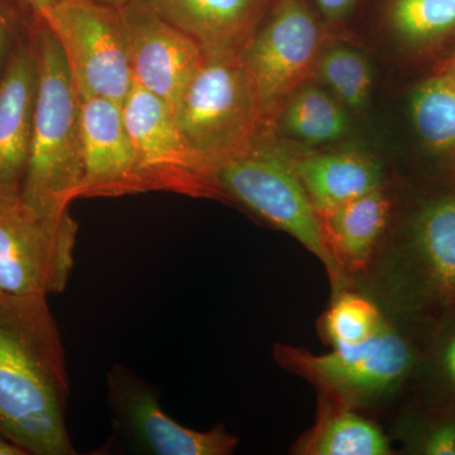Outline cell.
I'll list each match as a JSON object with an SVG mask.
<instances>
[{
	"instance_id": "obj_26",
	"label": "cell",
	"mask_w": 455,
	"mask_h": 455,
	"mask_svg": "<svg viewBox=\"0 0 455 455\" xmlns=\"http://www.w3.org/2000/svg\"><path fill=\"white\" fill-rule=\"evenodd\" d=\"M35 18L20 0H0V71L18 42L28 35Z\"/></svg>"
},
{
	"instance_id": "obj_29",
	"label": "cell",
	"mask_w": 455,
	"mask_h": 455,
	"mask_svg": "<svg viewBox=\"0 0 455 455\" xmlns=\"http://www.w3.org/2000/svg\"><path fill=\"white\" fill-rule=\"evenodd\" d=\"M0 455H27V453L0 433Z\"/></svg>"
},
{
	"instance_id": "obj_15",
	"label": "cell",
	"mask_w": 455,
	"mask_h": 455,
	"mask_svg": "<svg viewBox=\"0 0 455 455\" xmlns=\"http://www.w3.org/2000/svg\"><path fill=\"white\" fill-rule=\"evenodd\" d=\"M396 214L390 185L317 212L326 251L347 286L357 287L372 271Z\"/></svg>"
},
{
	"instance_id": "obj_25",
	"label": "cell",
	"mask_w": 455,
	"mask_h": 455,
	"mask_svg": "<svg viewBox=\"0 0 455 455\" xmlns=\"http://www.w3.org/2000/svg\"><path fill=\"white\" fill-rule=\"evenodd\" d=\"M409 453L455 455V409L427 403L403 430Z\"/></svg>"
},
{
	"instance_id": "obj_8",
	"label": "cell",
	"mask_w": 455,
	"mask_h": 455,
	"mask_svg": "<svg viewBox=\"0 0 455 455\" xmlns=\"http://www.w3.org/2000/svg\"><path fill=\"white\" fill-rule=\"evenodd\" d=\"M55 36L79 98L124 103L134 86L121 9L59 0L40 16Z\"/></svg>"
},
{
	"instance_id": "obj_1",
	"label": "cell",
	"mask_w": 455,
	"mask_h": 455,
	"mask_svg": "<svg viewBox=\"0 0 455 455\" xmlns=\"http://www.w3.org/2000/svg\"><path fill=\"white\" fill-rule=\"evenodd\" d=\"M61 333L47 298L0 292V433L27 455L76 454Z\"/></svg>"
},
{
	"instance_id": "obj_20",
	"label": "cell",
	"mask_w": 455,
	"mask_h": 455,
	"mask_svg": "<svg viewBox=\"0 0 455 455\" xmlns=\"http://www.w3.org/2000/svg\"><path fill=\"white\" fill-rule=\"evenodd\" d=\"M271 132L292 146L338 145L348 139L350 114L324 86L310 80L284 103Z\"/></svg>"
},
{
	"instance_id": "obj_14",
	"label": "cell",
	"mask_w": 455,
	"mask_h": 455,
	"mask_svg": "<svg viewBox=\"0 0 455 455\" xmlns=\"http://www.w3.org/2000/svg\"><path fill=\"white\" fill-rule=\"evenodd\" d=\"M83 173L76 199L147 193L121 104L80 98Z\"/></svg>"
},
{
	"instance_id": "obj_16",
	"label": "cell",
	"mask_w": 455,
	"mask_h": 455,
	"mask_svg": "<svg viewBox=\"0 0 455 455\" xmlns=\"http://www.w3.org/2000/svg\"><path fill=\"white\" fill-rule=\"evenodd\" d=\"M37 86V57L29 29L0 71V203L20 202Z\"/></svg>"
},
{
	"instance_id": "obj_12",
	"label": "cell",
	"mask_w": 455,
	"mask_h": 455,
	"mask_svg": "<svg viewBox=\"0 0 455 455\" xmlns=\"http://www.w3.org/2000/svg\"><path fill=\"white\" fill-rule=\"evenodd\" d=\"M350 36L397 61L434 59L453 50L455 0H359Z\"/></svg>"
},
{
	"instance_id": "obj_4",
	"label": "cell",
	"mask_w": 455,
	"mask_h": 455,
	"mask_svg": "<svg viewBox=\"0 0 455 455\" xmlns=\"http://www.w3.org/2000/svg\"><path fill=\"white\" fill-rule=\"evenodd\" d=\"M433 328L392 319L366 343L315 355L307 348L276 344L275 361L315 386L320 395L363 411L400 394L418 379Z\"/></svg>"
},
{
	"instance_id": "obj_17",
	"label": "cell",
	"mask_w": 455,
	"mask_h": 455,
	"mask_svg": "<svg viewBox=\"0 0 455 455\" xmlns=\"http://www.w3.org/2000/svg\"><path fill=\"white\" fill-rule=\"evenodd\" d=\"M289 146L293 166L317 212L390 185L381 158L362 147L343 142L315 148Z\"/></svg>"
},
{
	"instance_id": "obj_13",
	"label": "cell",
	"mask_w": 455,
	"mask_h": 455,
	"mask_svg": "<svg viewBox=\"0 0 455 455\" xmlns=\"http://www.w3.org/2000/svg\"><path fill=\"white\" fill-rule=\"evenodd\" d=\"M134 84L175 108L204 60L202 46L170 25L145 0L121 8Z\"/></svg>"
},
{
	"instance_id": "obj_6",
	"label": "cell",
	"mask_w": 455,
	"mask_h": 455,
	"mask_svg": "<svg viewBox=\"0 0 455 455\" xmlns=\"http://www.w3.org/2000/svg\"><path fill=\"white\" fill-rule=\"evenodd\" d=\"M331 37L311 0H272L238 53L266 131L271 132L293 92L314 80Z\"/></svg>"
},
{
	"instance_id": "obj_28",
	"label": "cell",
	"mask_w": 455,
	"mask_h": 455,
	"mask_svg": "<svg viewBox=\"0 0 455 455\" xmlns=\"http://www.w3.org/2000/svg\"><path fill=\"white\" fill-rule=\"evenodd\" d=\"M20 2L31 12L33 16L40 17L44 11L52 7L59 0H20Z\"/></svg>"
},
{
	"instance_id": "obj_24",
	"label": "cell",
	"mask_w": 455,
	"mask_h": 455,
	"mask_svg": "<svg viewBox=\"0 0 455 455\" xmlns=\"http://www.w3.org/2000/svg\"><path fill=\"white\" fill-rule=\"evenodd\" d=\"M418 379L424 383L427 403L455 409V313L434 325Z\"/></svg>"
},
{
	"instance_id": "obj_10",
	"label": "cell",
	"mask_w": 455,
	"mask_h": 455,
	"mask_svg": "<svg viewBox=\"0 0 455 455\" xmlns=\"http://www.w3.org/2000/svg\"><path fill=\"white\" fill-rule=\"evenodd\" d=\"M122 109L147 191L220 200L211 164L188 142L166 101L134 84Z\"/></svg>"
},
{
	"instance_id": "obj_23",
	"label": "cell",
	"mask_w": 455,
	"mask_h": 455,
	"mask_svg": "<svg viewBox=\"0 0 455 455\" xmlns=\"http://www.w3.org/2000/svg\"><path fill=\"white\" fill-rule=\"evenodd\" d=\"M391 320L372 296L348 287L333 293L317 328L331 349L346 348L372 339L390 325Z\"/></svg>"
},
{
	"instance_id": "obj_5",
	"label": "cell",
	"mask_w": 455,
	"mask_h": 455,
	"mask_svg": "<svg viewBox=\"0 0 455 455\" xmlns=\"http://www.w3.org/2000/svg\"><path fill=\"white\" fill-rule=\"evenodd\" d=\"M212 171L220 202L235 204L304 245L324 266L333 293L348 287L326 251L319 215L286 142L272 132H259L238 151L212 164Z\"/></svg>"
},
{
	"instance_id": "obj_2",
	"label": "cell",
	"mask_w": 455,
	"mask_h": 455,
	"mask_svg": "<svg viewBox=\"0 0 455 455\" xmlns=\"http://www.w3.org/2000/svg\"><path fill=\"white\" fill-rule=\"evenodd\" d=\"M388 316L435 325L455 313V188L396 214L381 256L364 281Z\"/></svg>"
},
{
	"instance_id": "obj_9",
	"label": "cell",
	"mask_w": 455,
	"mask_h": 455,
	"mask_svg": "<svg viewBox=\"0 0 455 455\" xmlns=\"http://www.w3.org/2000/svg\"><path fill=\"white\" fill-rule=\"evenodd\" d=\"M113 433L104 451L140 455H230L239 439L223 425L196 430L164 412L160 391L123 364L107 373Z\"/></svg>"
},
{
	"instance_id": "obj_31",
	"label": "cell",
	"mask_w": 455,
	"mask_h": 455,
	"mask_svg": "<svg viewBox=\"0 0 455 455\" xmlns=\"http://www.w3.org/2000/svg\"><path fill=\"white\" fill-rule=\"evenodd\" d=\"M94 2L100 3V4L109 5V7L121 9L125 5L130 4L133 0H94Z\"/></svg>"
},
{
	"instance_id": "obj_22",
	"label": "cell",
	"mask_w": 455,
	"mask_h": 455,
	"mask_svg": "<svg viewBox=\"0 0 455 455\" xmlns=\"http://www.w3.org/2000/svg\"><path fill=\"white\" fill-rule=\"evenodd\" d=\"M314 80L324 86L350 116L370 106L374 68L370 51L350 36H331L317 60Z\"/></svg>"
},
{
	"instance_id": "obj_7",
	"label": "cell",
	"mask_w": 455,
	"mask_h": 455,
	"mask_svg": "<svg viewBox=\"0 0 455 455\" xmlns=\"http://www.w3.org/2000/svg\"><path fill=\"white\" fill-rule=\"evenodd\" d=\"M238 53L204 51L173 108L182 133L211 166L266 131Z\"/></svg>"
},
{
	"instance_id": "obj_30",
	"label": "cell",
	"mask_w": 455,
	"mask_h": 455,
	"mask_svg": "<svg viewBox=\"0 0 455 455\" xmlns=\"http://www.w3.org/2000/svg\"><path fill=\"white\" fill-rule=\"evenodd\" d=\"M438 68V70L444 71V73L451 75V76L453 77L455 82V55H451L445 57V59H443L442 61H440L438 68Z\"/></svg>"
},
{
	"instance_id": "obj_18",
	"label": "cell",
	"mask_w": 455,
	"mask_h": 455,
	"mask_svg": "<svg viewBox=\"0 0 455 455\" xmlns=\"http://www.w3.org/2000/svg\"><path fill=\"white\" fill-rule=\"evenodd\" d=\"M170 25L203 51H241L272 0H145Z\"/></svg>"
},
{
	"instance_id": "obj_3",
	"label": "cell",
	"mask_w": 455,
	"mask_h": 455,
	"mask_svg": "<svg viewBox=\"0 0 455 455\" xmlns=\"http://www.w3.org/2000/svg\"><path fill=\"white\" fill-rule=\"evenodd\" d=\"M38 86L28 166L20 203L56 226L70 211L83 173L80 98L61 47L40 17L32 23Z\"/></svg>"
},
{
	"instance_id": "obj_27",
	"label": "cell",
	"mask_w": 455,
	"mask_h": 455,
	"mask_svg": "<svg viewBox=\"0 0 455 455\" xmlns=\"http://www.w3.org/2000/svg\"><path fill=\"white\" fill-rule=\"evenodd\" d=\"M331 36H350L359 0H311Z\"/></svg>"
},
{
	"instance_id": "obj_11",
	"label": "cell",
	"mask_w": 455,
	"mask_h": 455,
	"mask_svg": "<svg viewBox=\"0 0 455 455\" xmlns=\"http://www.w3.org/2000/svg\"><path fill=\"white\" fill-rule=\"evenodd\" d=\"M77 229L70 211L51 226L20 202L0 203V292L49 298L64 291Z\"/></svg>"
},
{
	"instance_id": "obj_32",
	"label": "cell",
	"mask_w": 455,
	"mask_h": 455,
	"mask_svg": "<svg viewBox=\"0 0 455 455\" xmlns=\"http://www.w3.org/2000/svg\"><path fill=\"white\" fill-rule=\"evenodd\" d=\"M451 55H455V44H454L453 50L451 51V53H449L448 56H451Z\"/></svg>"
},
{
	"instance_id": "obj_19",
	"label": "cell",
	"mask_w": 455,
	"mask_h": 455,
	"mask_svg": "<svg viewBox=\"0 0 455 455\" xmlns=\"http://www.w3.org/2000/svg\"><path fill=\"white\" fill-rule=\"evenodd\" d=\"M292 451L301 455H390L391 440L381 427L335 398L320 395L316 421Z\"/></svg>"
},
{
	"instance_id": "obj_21",
	"label": "cell",
	"mask_w": 455,
	"mask_h": 455,
	"mask_svg": "<svg viewBox=\"0 0 455 455\" xmlns=\"http://www.w3.org/2000/svg\"><path fill=\"white\" fill-rule=\"evenodd\" d=\"M409 116L427 154L455 173V82L435 68L418 84L409 97Z\"/></svg>"
}]
</instances>
